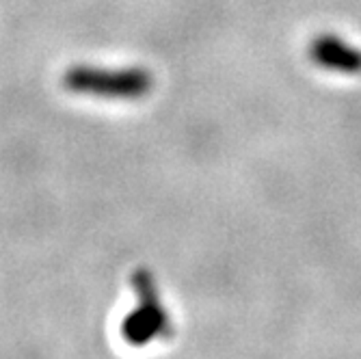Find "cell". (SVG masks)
I'll return each mask as SVG.
<instances>
[{
	"mask_svg": "<svg viewBox=\"0 0 361 359\" xmlns=\"http://www.w3.org/2000/svg\"><path fill=\"white\" fill-rule=\"evenodd\" d=\"M63 85L74 93L104 97H141L154 87V78L145 70H93L72 68L63 76Z\"/></svg>",
	"mask_w": 361,
	"mask_h": 359,
	"instance_id": "obj_1",
	"label": "cell"
},
{
	"mask_svg": "<svg viewBox=\"0 0 361 359\" xmlns=\"http://www.w3.org/2000/svg\"><path fill=\"white\" fill-rule=\"evenodd\" d=\"M135 286L139 290V297H141V308L133 314H128L123 320V327L121 334L130 344H137L143 346L147 344L152 338L160 336L167 331V314L165 310L160 308L158 297H156V290H154V281L145 271H139L135 275Z\"/></svg>",
	"mask_w": 361,
	"mask_h": 359,
	"instance_id": "obj_2",
	"label": "cell"
}]
</instances>
